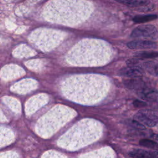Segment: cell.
Returning <instances> with one entry per match:
<instances>
[{
  "label": "cell",
  "instance_id": "6da1fadb",
  "mask_svg": "<svg viewBox=\"0 0 158 158\" xmlns=\"http://www.w3.org/2000/svg\"><path fill=\"white\" fill-rule=\"evenodd\" d=\"M131 37L135 38H147L154 40L158 38V31L154 25H141L133 30L131 34Z\"/></svg>",
  "mask_w": 158,
  "mask_h": 158
},
{
  "label": "cell",
  "instance_id": "7a4b0ae2",
  "mask_svg": "<svg viewBox=\"0 0 158 158\" xmlns=\"http://www.w3.org/2000/svg\"><path fill=\"white\" fill-rule=\"evenodd\" d=\"M135 120L148 127H154L158 124V116L149 110H139L135 114Z\"/></svg>",
  "mask_w": 158,
  "mask_h": 158
},
{
  "label": "cell",
  "instance_id": "3957f363",
  "mask_svg": "<svg viewBox=\"0 0 158 158\" xmlns=\"http://www.w3.org/2000/svg\"><path fill=\"white\" fill-rule=\"evenodd\" d=\"M127 46L132 49H155L157 48V44L149 40H135L129 42Z\"/></svg>",
  "mask_w": 158,
  "mask_h": 158
},
{
  "label": "cell",
  "instance_id": "277c9868",
  "mask_svg": "<svg viewBox=\"0 0 158 158\" xmlns=\"http://www.w3.org/2000/svg\"><path fill=\"white\" fill-rule=\"evenodd\" d=\"M121 75L130 77V78H139L143 75V70L138 66L127 67L122 69L119 71Z\"/></svg>",
  "mask_w": 158,
  "mask_h": 158
},
{
  "label": "cell",
  "instance_id": "5b68a950",
  "mask_svg": "<svg viewBox=\"0 0 158 158\" xmlns=\"http://www.w3.org/2000/svg\"><path fill=\"white\" fill-rule=\"evenodd\" d=\"M138 94L141 98L148 101H158V91L153 88H143L140 90Z\"/></svg>",
  "mask_w": 158,
  "mask_h": 158
},
{
  "label": "cell",
  "instance_id": "8992f818",
  "mask_svg": "<svg viewBox=\"0 0 158 158\" xmlns=\"http://www.w3.org/2000/svg\"><path fill=\"white\" fill-rule=\"evenodd\" d=\"M125 85L131 89H137V90H141L144 88V82L138 79V78H131L130 80H125L124 81Z\"/></svg>",
  "mask_w": 158,
  "mask_h": 158
},
{
  "label": "cell",
  "instance_id": "52a82bcc",
  "mask_svg": "<svg viewBox=\"0 0 158 158\" xmlns=\"http://www.w3.org/2000/svg\"><path fill=\"white\" fill-rule=\"evenodd\" d=\"M146 70L154 76L158 75V63L154 60H149L143 64Z\"/></svg>",
  "mask_w": 158,
  "mask_h": 158
},
{
  "label": "cell",
  "instance_id": "ba28073f",
  "mask_svg": "<svg viewBox=\"0 0 158 158\" xmlns=\"http://www.w3.org/2000/svg\"><path fill=\"white\" fill-rule=\"evenodd\" d=\"M117 2L130 7H139L148 4L149 0H115Z\"/></svg>",
  "mask_w": 158,
  "mask_h": 158
},
{
  "label": "cell",
  "instance_id": "9c48e42d",
  "mask_svg": "<svg viewBox=\"0 0 158 158\" xmlns=\"http://www.w3.org/2000/svg\"><path fill=\"white\" fill-rule=\"evenodd\" d=\"M157 16L156 15H136L133 18V21L135 23H144L149 21H151L156 19Z\"/></svg>",
  "mask_w": 158,
  "mask_h": 158
},
{
  "label": "cell",
  "instance_id": "30bf717a",
  "mask_svg": "<svg viewBox=\"0 0 158 158\" xmlns=\"http://www.w3.org/2000/svg\"><path fill=\"white\" fill-rule=\"evenodd\" d=\"M149 151L143 149H135L129 152V156L132 158H148Z\"/></svg>",
  "mask_w": 158,
  "mask_h": 158
},
{
  "label": "cell",
  "instance_id": "8fae6325",
  "mask_svg": "<svg viewBox=\"0 0 158 158\" xmlns=\"http://www.w3.org/2000/svg\"><path fill=\"white\" fill-rule=\"evenodd\" d=\"M135 57L138 59H146V58H154L158 57V52L154 51H143L135 54Z\"/></svg>",
  "mask_w": 158,
  "mask_h": 158
},
{
  "label": "cell",
  "instance_id": "7c38bea8",
  "mask_svg": "<svg viewBox=\"0 0 158 158\" xmlns=\"http://www.w3.org/2000/svg\"><path fill=\"white\" fill-rule=\"evenodd\" d=\"M139 144L141 145L142 146L152 148V149H156L158 148V144L157 143L148 139H141L139 141Z\"/></svg>",
  "mask_w": 158,
  "mask_h": 158
},
{
  "label": "cell",
  "instance_id": "4fadbf2b",
  "mask_svg": "<svg viewBox=\"0 0 158 158\" xmlns=\"http://www.w3.org/2000/svg\"><path fill=\"white\" fill-rule=\"evenodd\" d=\"M133 105L136 107H143L146 106V103L139 100H136L133 102Z\"/></svg>",
  "mask_w": 158,
  "mask_h": 158
},
{
  "label": "cell",
  "instance_id": "5bb4252c",
  "mask_svg": "<svg viewBox=\"0 0 158 158\" xmlns=\"http://www.w3.org/2000/svg\"><path fill=\"white\" fill-rule=\"evenodd\" d=\"M148 158H158V151H149Z\"/></svg>",
  "mask_w": 158,
  "mask_h": 158
}]
</instances>
